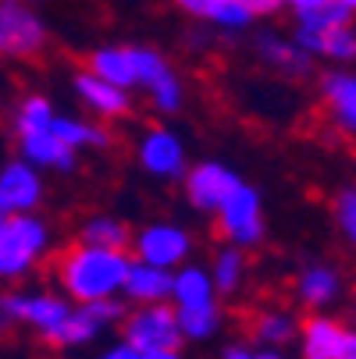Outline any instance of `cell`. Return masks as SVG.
I'll return each mask as SVG.
<instances>
[{"label":"cell","instance_id":"cell-1","mask_svg":"<svg viewBox=\"0 0 356 359\" xmlns=\"http://www.w3.org/2000/svg\"><path fill=\"white\" fill-rule=\"evenodd\" d=\"M132 267V256L125 249H100V245H72L58 260L61 292L72 302H96V299H118L125 274Z\"/></svg>","mask_w":356,"mask_h":359},{"label":"cell","instance_id":"cell-2","mask_svg":"<svg viewBox=\"0 0 356 359\" xmlns=\"http://www.w3.org/2000/svg\"><path fill=\"white\" fill-rule=\"evenodd\" d=\"M296 46H303L310 57H324L331 65L356 61V18L342 4H331L314 15H296Z\"/></svg>","mask_w":356,"mask_h":359},{"label":"cell","instance_id":"cell-3","mask_svg":"<svg viewBox=\"0 0 356 359\" xmlns=\"http://www.w3.org/2000/svg\"><path fill=\"white\" fill-rule=\"evenodd\" d=\"M171 65L164 61V54H157L154 46H100L86 57V72H93L96 79H104L118 89H132V86H150L157 82Z\"/></svg>","mask_w":356,"mask_h":359},{"label":"cell","instance_id":"cell-4","mask_svg":"<svg viewBox=\"0 0 356 359\" xmlns=\"http://www.w3.org/2000/svg\"><path fill=\"white\" fill-rule=\"evenodd\" d=\"M50 249V224L36 214H15L0 224V281H22Z\"/></svg>","mask_w":356,"mask_h":359},{"label":"cell","instance_id":"cell-5","mask_svg":"<svg viewBox=\"0 0 356 359\" xmlns=\"http://www.w3.org/2000/svg\"><path fill=\"white\" fill-rule=\"evenodd\" d=\"M214 224H218V235L235 249L261 245L264 242V199H261V189L239 182L225 196L221 207L214 210Z\"/></svg>","mask_w":356,"mask_h":359},{"label":"cell","instance_id":"cell-6","mask_svg":"<svg viewBox=\"0 0 356 359\" xmlns=\"http://www.w3.org/2000/svg\"><path fill=\"white\" fill-rule=\"evenodd\" d=\"M121 334H125V345H132L136 352L182 348V331H178L175 310H171L168 302L136 306L132 313L121 317Z\"/></svg>","mask_w":356,"mask_h":359},{"label":"cell","instance_id":"cell-7","mask_svg":"<svg viewBox=\"0 0 356 359\" xmlns=\"http://www.w3.org/2000/svg\"><path fill=\"white\" fill-rule=\"evenodd\" d=\"M132 252H136L139 264L178 271L192 252V235L182 224L157 221V224H146V228L132 231Z\"/></svg>","mask_w":356,"mask_h":359},{"label":"cell","instance_id":"cell-8","mask_svg":"<svg viewBox=\"0 0 356 359\" xmlns=\"http://www.w3.org/2000/svg\"><path fill=\"white\" fill-rule=\"evenodd\" d=\"M46 22L32 11V4L22 0H0V43H4V54L11 57H39L46 50Z\"/></svg>","mask_w":356,"mask_h":359},{"label":"cell","instance_id":"cell-9","mask_svg":"<svg viewBox=\"0 0 356 359\" xmlns=\"http://www.w3.org/2000/svg\"><path fill=\"white\" fill-rule=\"evenodd\" d=\"M136 161L139 168L150 175V178H157V182H171V178H182L185 175V142L178 139V132L171 128H146L139 146H136Z\"/></svg>","mask_w":356,"mask_h":359},{"label":"cell","instance_id":"cell-10","mask_svg":"<svg viewBox=\"0 0 356 359\" xmlns=\"http://www.w3.org/2000/svg\"><path fill=\"white\" fill-rule=\"evenodd\" d=\"M185 199H189V207L199 210V214H214L225 196L242 182L232 168L218 164V161H199L192 168H185Z\"/></svg>","mask_w":356,"mask_h":359},{"label":"cell","instance_id":"cell-11","mask_svg":"<svg viewBox=\"0 0 356 359\" xmlns=\"http://www.w3.org/2000/svg\"><path fill=\"white\" fill-rule=\"evenodd\" d=\"M46 196V185H43V175L25 164L22 157L18 161H8L0 168V214H36V207Z\"/></svg>","mask_w":356,"mask_h":359},{"label":"cell","instance_id":"cell-12","mask_svg":"<svg viewBox=\"0 0 356 359\" xmlns=\"http://www.w3.org/2000/svg\"><path fill=\"white\" fill-rule=\"evenodd\" d=\"M321 104L328 114V125L345 135L356 139V72L349 68H331L321 75Z\"/></svg>","mask_w":356,"mask_h":359},{"label":"cell","instance_id":"cell-13","mask_svg":"<svg viewBox=\"0 0 356 359\" xmlns=\"http://www.w3.org/2000/svg\"><path fill=\"white\" fill-rule=\"evenodd\" d=\"M253 50H257V57L271 72H278L285 79H307L310 68H314V57L303 46H296L292 36H282V32H271V29L253 36Z\"/></svg>","mask_w":356,"mask_h":359},{"label":"cell","instance_id":"cell-14","mask_svg":"<svg viewBox=\"0 0 356 359\" xmlns=\"http://www.w3.org/2000/svg\"><path fill=\"white\" fill-rule=\"evenodd\" d=\"M18 157L25 164H32L36 171H75L79 164V153L72 146H65L54 132H25L18 135Z\"/></svg>","mask_w":356,"mask_h":359},{"label":"cell","instance_id":"cell-15","mask_svg":"<svg viewBox=\"0 0 356 359\" xmlns=\"http://www.w3.org/2000/svg\"><path fill=\"white\" fill-rule=\"evenodd\" d=\"M72 86H75V96L82 100V104H86L96 118L114 121V118H125V114L132 111L128 89H118V86H111V82H104V79H96V75L86 72V68L75 72Z\"/></svg>","mask_w":356,"mask_h":359},{"label":"cell","instance_id":"cell-16","mask_svg":"<svg viewBox=\"0 0 356 359\" xmlns=\"http://www.w3.org/2000/svg\"><path fill=\"white\" fill-rule=\"evenodd\" d=\"M171 285H175L171 271L132 260V267L125 274V285H121V295L128 302H136V306H154V302H168L171 299Z\"/></svg>","mask_w":356,"mask_h":359},{"label":"cell","instance_id":"cell-17","mask_svg":"<svg viewBox=\"0 0 356 359\" xmlns=\"http://www.w3.org/2000/svg\"><path fill=\"white\" fill-rule=\"evenodd\" d=\"M345 327L335 317L314 313L307 324H299V352L303 359H338Z\"/></svg>","mask_w":356,"mask_h":359},{"label":"cell","instance_id":"cell-18","mask_svg":"<svg viewBox=\"0 0 356 359\" xmlns=\"http://www.w3.org/2000/svg\"><path fill=\"white\" fill-rule=\"evenodd\" d=\"M338 292H342V278L328 264H310L296 278V299L307 310H324V306H331L338 299Z\"/></svg>","mask_w":356,"mask_h":359},{"label":"cell","instance_id":"cell-19","mask_svg":"<svg viewBox=\"0 0 356 359\" xmlns=\"http://www.w3.org/2000/svg\"><path fill=\"white\" fill-rule=\"evenodd\" d=\"M178 11H185L189 18H199L207 25H218L225 32H242L253 15L239 4V0H171Z\"/></svg>","mask_w":356,"mask_h":359},{"label":"cell","instance_id":"cell-20","mask_svg":"<svg viewBox=\"0 0 356 359\" xmlns=\"http://www.w3.org/2000/svg\"><path fill=\"white\" fill-rule=\"evenodd\" d=\"M72 313V302L54 295V292H29V313H25V324L36 327V334L50 345L58 334V327L68 320Z\"/></svg>","mask_w":356,"mask_h":359},{"label":"cell","instance_id":"cell-21","mask_svg":"<svg viewBox=\"0 0 356 359\" xmlns=\"http://www.w3.org/2000/svg\"><path fill=\"white\" fill-rule=\"evenodd\" d=\"M79 242L82 245H100V249H128L132 245V228L114 214H89L79 224Z\"/></svg>","mask_w":356,"mask_h":359},{"label":"cell","instance_id":"cell-22","mask_svg":"<svg viewBox=\"0 0 356 359\" xmlns=\"http://www.w3.org/2000/svg\"><path fill=\"white\" fill-rule=\"evenodd\" d=\"M175 320L182 331V341H211L221 331V306L199 302V306H175Z\"/></svg>","mask_w":356,"mask_h":359},{"label":"cell","instance_id":"cell-23","mask_svg":"<svg viewBox=\"0 0 356 359\" xmlns=\"http://www.w3.org/2000/svg\"><path fill=\"white\" fill-rule=\"evenodd\" d=\"M50 132H54L65 146H72L75 153H79V149H104V146H111V132H104L96 121L72 118V114H54V121H50Z\"/></svg>","mask_w":356,"mask_h":359},{"label":"cell","instance_id":"cell-24","mask_svg":"<svg viewBox=\"0 0 356 359\" xmlns=\"http://www.w3.org/2000/svg\"><path fill=\"white\" fill-rule=\"evenodd\" d=\"M171 299L175 306H199V302H218L211 271L199 264H182L175 271V285H171Z\"/></svg>","mask_w":356,"mask_h":359},{"label":"cell","instance_id":"cell-25","mask_svg":"<svg viewBox=\"0 0 356 359\" xmlns=\"http://www.w3.org/2000/svg\"><path fill=\"white\" fill-rule=\"evenodd\" d=\"M207 271H211V281H214L218 295H235L246 281V252L235 249V245H225V249H218L214 264Z\"/></svg>","mask_w":356,"mask_h":359},{"label":"cell","instance_id":"cell-26","mask_svg":"<svg viewBox=\"0 0 356 359\" xmlns=\"http://www.w3.org/2000/svg\"><path fill=\"white\" fill-rule=\"evenodd\" d=\"M253 338L264 341L268 348H278V345H289L292 338H299V320L289 313V310H268L253 320Z\"/></svg>","mask_w":356,"mask_h":359},{"label":"cell","instance_id":"cell-27","mask_svg":"<svg viewBox=\"0 0 356 359\" xmlns=\"http://www.w3.org/2000/svg\"><path fill=\"white\" fill-rule=\"evenodd\" d=\"M100 331V324H93V317L82 310V306H72V313H68V320L58 327V334H54V341L50 345H61V348H82V345H89Z\"/></svg>","mask_w":356,"mask_h":359},{"label":"cell","instance_id":"cell-28","mask_svg":"<svg viewBox=\"0 0 356 359\" xmlns=\"http://www.w3.org/2000/svg\"><path fill=\"white\" fill-rule=\"evenodd\" d=\"M54 104H50L46 96H39V93H32V96H25L22 104H18V111H15V132L18 135H25V132H50V121H54Z\"/></svg>","mask_w":356,"mask_h":359},{"label":"cell","instance_id":"cell-29","mask_svg":"<svg viewBox=\"0 0 356 359\" xmlns=\"http://www.w3.org/2000/svg\"><path fill=\"white\" fill-rule=\"evenodd\" d=\"M146 93H150V104H154L161 114H175V111H182V104H185V89H182V79L168 68L157 82H150L146 86Z\"/></svg>","mask_w":356,"mask_h":359},{"label":"cell","instance_id":"cell-30","mask_svg":"<svg viewBox=\"0 0 356 359\" xmlns=\"http://www.w3.org/2000/svg\"><path fill=\"white\" fill-rule=\"evenodd\" d=\"M331 214L338 231L349 238V245H356V189H342L331 203Z\"/></svg>","mask_w":356,"mask_h":359},{"label":"cell","instance_id":"cell-31","mask_svg":"<svg viewBox=\"0 0 356 359\" xmlns=\"http://www.w3.org/2000/svg\"><path fill=\"white\" fill-rule=\"evenodd\" d=\"M82 310L93 317V324H100V327H114V324H121V317H125V302H118V299H96V302H82Z\"/></svg>","mask_w":356,"mask_h":359},{"label":"cell","instance_id":"cell-32","mask_svg":"<svg viewBox=\"0 0 356 359\" xmlns=\"http://www.w3.org/2000/svg\"><path fill=\"white\" fill-rule=\"evenodd\" d=\"M0 313H4L8 324H25V313H29V292H0Z\"/></svg>","mask_w":356,"mask_h":359},{"label":"cell","instance_id":"cell-33","mask_svg":"<svg viewBox=\"0 0 356 359\" xmlns=\"http://www.w3.org/2000/svg\"><path fill=\"white\" fill-rule=\"evenodd\" d=\"M239 4L253 15V18H271L285 8V0H239Z\"/></svg>","mask_w":356,"mask_h":359},{"label":"cell","instance_id":"cell-34","mask_svg":"<svg viewBox=\"0 0 356 359\" xmlns=\"http://www.w3.org/2000/svg\"><path fill=\"white\" fill-rule=\"evenodd\" d=\"M331 0H285V8H292V15H314L321 8H328Z\"/></svg>","mask_w":356,"mask_h":359},{"label":"cell","instance_id":"cell-35","mask_svg":"<svg viewBox=\"0 0 356 359\" xmlns=\"http://www.w3.org/2000/svg\"><path fill=\"white\" fill-rule=\"evenodd\" d=\"M96 359H139V352L132 348V345H125V341H118V345H111V348H104Z\"/></svg>","mask_w":356,"mask_h":359},{"label":"cell","instance_id":"cell-36","mask_svg":"<svg viewBox=\"0 0 356 359\" xmlns=\"http://www.w3.org/2000/svg\"><path fill=\"white\" fill-rule=\"evenodd\" d=\"M338 359H356V331H345V338H342V352H338Z\"/></svg>","mask_w":356,"mask_h":359},{"label":"cell","instance_id":"cell-37","mask_svg":"<svg viewBox=\"0 0 356 359\" xmlns=\"http://www.w3.org/2000/svg\"><path fill=\"white\" fill-rule=\"evenodd\" d=\"M139 359H185L182 348H164V352H139Z\"/></svg>","mask_w":356,"mask_h":359},{"label":"cell","instance_id":"cell-38","mask_svg":"<svg viewBox=\"0 0 356 359\" xmlns=\"http://www.w3.org/2000/svg\"><path fill=\"white\" fill-rule=\"evenodd\" d=\"M249 355H253V348H246V345H228L221 352V359H249Z\"/></svg>","mask_w":356,"mask_h":359},{"label":"cell","instance_id":"cell-39","mask_svg":"<svg viewBox=\"0 0 356 359\" xmlns=\"http://www.w3.org/2000/svg\"><path fill=\"white\" fill-rule=\"evenodd\" d=\"M249 359H285L282 352H275V348H264V352H253Z\"/></svg>","mask_w":356,"mask_h":359},{"label":"cell","instance_id":"cell-40","mask_svg":"<svg viewBox=\"0 0 356 359\" xmlns=\"http://www.w3.org/2000/svg\"><path fill=\"white\" fill-rule=\"evenodd\" d=\"M335 4H342L345 11H352V15H356V0H335Z\"/></svg>","mask_w":356,"mask_h":359},{"label":"cell","instance_id":"cell-41","mask_svg":"<svg viewBox=\"0 0 356 359\" xmlns=\"http://www.w3.org/2000/svg\"><path fill=\"white\" fill-rule=\"evenodd\" d=\"M8 327H11V324H8V320H4V313H0V334H4V331H8Z\"/></svg>","mask_w":356,"mask_h":359},{"label":"cell","instance_id":"cell-42","mask_svg":"<svg viewBox=\"0 0 356 359\" xmlns=\"http://www.w3.org/2000/svg\"><path fill=\"white\" fill-rule=\"evenodd\" d=\"M4 221H8V214H0V224H4Z\"/></svg>","mask_w":356,"mask_h":359},{"label":"cell","instance_id":"cell-43","mask_svg":"<svg viewBox=\"0 0 356 359\" xmlns=\"http://www.w3.org/2000/svg\"><path fill=\"white\" fill-rule=\"evenodd\" d=\"M22 4H36V0H22Z\"/></svg>","mask_w":356,"mask_h":359},{"label":"cell","instance_id":"cell-44","mask_svg":"<svg viewBox=\"0 0 356 359\" xmlns=\"http://www.w3.org/2000/svg\"><path fill=\"white\" fill-rule=\"evenodd\" d=\"M0 54H4V43H0Z\"/></svg>","mask_w":356,"mask_h":359}]
</instances>
